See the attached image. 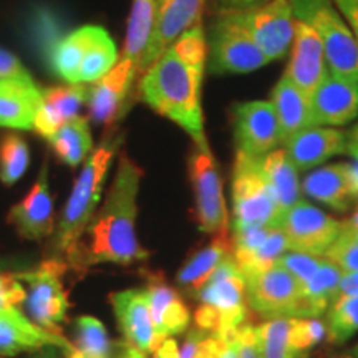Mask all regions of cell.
Masks as SVG:
<instances>
[{
  "mask_svg": "<svg viewBox=\"0 0 358 358\" xmlns=\"http://www.w3.org/2000/svg\"><path fill=\"white\" fill-rule=\"evenodd\" d=\"M301 187L308 198L319 201L338 213L348 211L352 203H355L350 191V182H348L347 163L315 169L307 174Z\"/></svg>",
  "mask_w": 358,
  "mask_h": 358,
  "instance_id": "obj_26",
  "label": "cell"
},
{
  "mask_svg": "<svg viewBox=\"0 0 358 358\" xmlns=\"http://www.w3.org/2000/svg\"><path fill=\"white\" fill-rule=\"evenodd\" d=\"M237 358H261L257 348L256 329L250 324H244L236 335Z\"/></svg>",
  "mask_w": 358,
  "mask_h": 358,
  "instance_id": "obj_42",
  "label": "cell"
},
{
  "mask_svg": "<svg viewBox=\"0 0 358 358\" xmlns=\"http://www.w3.org/2000/svg\"><path fill=\"white\" fill-rule=\"evenodd\" d=\"M325 329L327 340L334 345L345 343L358 332V295L338 299L330 307Z\"/></svg>",
  "mask_w": 358,
  "mask_h": 358,
  "instance_id": "obj_37",
  "label": "cell"
},
{
  "mask_svg": "<svg viewBox=\"0 0 358 358\" xmlns=\"http://www.w3.org/2000/svg\"><path fill=\"white\" fill-rule=\"evenodd\" d=\"M88 101V88L82 85L70 87H52L42 92L34 129L43 138H50L65 123L78 118L80 111Z\"/></svg>",
  "mask_w": 358,
  "mask_h": 358,
  "instance_id": "obj_22",
  "label": "cell"
},
{
  "mask_svg": "<svg viewBox=\"0 0 358 358\" xmlns=\"http://www.w3.org/2000/svg\"><path fill=\"white\" fill-rule=\"evenodd\" d=\"M236 153L262 159L282 145L280 127L271 101L254 100L237 103L232 108Z\"/></svg>",
  "mask_w": 358,
  "mask_h": 358,
  "instance_id": "obj_13",
  "label": "cell"
},
{
  "mask_svg": "<svg viewBox=\"0 0 358 358\" xmlns=\"http://www.w3.org/2000/svg\"><path fill=\"white\" fill-rule=\"evenodd\" d=\"M232 256V239L229 231L214 234V239L206 248L199 249L185 262L178 272V284L187 294L196 295L203 287L209 275L216 271L224 259Z\"/></svg>",
  "mask_w": 358,
  "mask_h": 358,
  "instance_id": "obj_28",
  "label": "cell"
},
{
  "mask_svg": "<svg viewBox=\"0 0 358 358\" xmlns=\"http://www.w3.org/2000/svg\"><path fill=\"white\" fill-rule=\"evenodd\" d=\"M42 347H57L70 353L77 350L62 335L48 332L27 319L20 308L0 312V355H17Z\"/></svg>",
  "mask_w": 358,
  "mask_h": 358,
  "instance_id": "obj_21",
  "label": "cell"
},
{
  "mask_svg": "<svg viewBox=\"0 0 358 358\" xmlns=\"http://www.w3.org/2000/svg\"><path fill=\"white\" fill-rule=\"evenodd\" d=\"M96 32V25H85L60 40L48 64L58 78L70 85H78L80 66Z\"/></svg>",
  "mask_w": 358,
  "mask_h": 358,
  "instance_id": "obj_30",
  "label": "cell"
},
{
  "mask_svg": "<svg viewBox=\"0 0 358 358\" xmlns=\"http://www.w3.org/2000/svg\"><path fill=\"white\" fill-rule=\"evenodd\" d=\"M153 353L155 358H179V347L176 340L166 338L161 342V345Z\"/></svg>",
  "mask_w": 358,
  "mask_h": 358,
  "instance_id": "obj_48",
  "label": "cell"
},
{
  "mask_svg": "<svg viewBox=\"0 0 358 358\" xmlns=\"http://www.w3.org/2000/svg\"><path fill=\"white\" fill-rule=\"evenodd\" d=\"M261 161L236 153L232 169V227H279L280 213L262 174Z\"/></svg>",
  "mask_w": 358,
  "mask_h": 358,
  "instance_id": "obj_7",
  "label": "cell"
},
{
  "mask_svg": "<svg viewBox=\"0 0 358 358\" xmlns=\"http://www.w3.org/2000/svg\"><path fill=\"white\" fill-rule=\"evenodd\" d=\"M313 127H342L358 115V83L332 71L310 96Z\"/></svg>",
  "mask_w": 358,
  "mask_h": 358,
  "instance_id": "obj_15",
  "label": "cell"
},
{
  "mask_svg": "<svg viewBox=\"0 0 358 358\" xmlns=\"http://www.w3.org/2000/svg\"><path fill=\"white\" fill-rule=\"evenodd\" d=\"M8 221L17 232L29 241H42L53 232V201L48 189L47 163L32 189L8 213Z\"/></svg>",
  "mask_w": 358,
  "mask_h": 358,
  "instance_id": "obj_18",
  "label": "cell"
},
{
  "mask_svg": "<svg viewBox=\"0 0 358 358\" xmlns=\"http://www.w3.org/2000/svg\"><path fill=\"white\" fill-rule=\"evenodd\" d=\"M29 37L34 48L45 64H50V58L57 45L65 37V24L52 8L37 7L30 13Z\"/></svg>",
  "mask_w": 358,
  "mask_h": 358,
  "instance_id": "obj_34",
  "label": "cell"
},
{
  "mask_svg": "<svg viewBox=\"0 0 358 358\" xmlns=\"http://www.w3.org/2000/svg\"><path fill=\"white\" fill-rule=\"evenodd\" d=\"M156 6L158 0H133L122 58L133 62L136 66H140L143 53L153 34Z\"/></svg>",
  "mask_w": 358,
  "mask_h": 358,
  "instance_id": "obj_31",
  "label": "cell"
},
{
  "mask_svg": "<svg viewBox=\"0 0 358 358\" xmlns=\"http://www.w3.org/2000/svg\"><path fill=\"white\" fill-rule=\"evenodd\" d=\"M334 2L338 7V10L343 13L358 40V0H334Z\"/></svg>",
  "mask_w": 358,
  "mask_h": 358,
  "instance_id": "obj_45",
  "label": "cell"
},
{
  "mask_svg": "<svg viewBox=\"0 0 358 358\" xmlns=\"http://www.w3.org/2000/svg\"><path fill=\"white\" fill-rule=\"evenodd\" d=\"M42 103L32 77L0 78V127L30 129Z\"/></svg>",
  "mask_w": 358,
  "mask_h": 358,
  "instance_id": "obj_23",
  "label": "cell"
},
{
  "mask_svg": "<svg viewBox=\"0 0 358 358\" xmlns=\"http://www.w3.org/2000/svg\"><path fill=\"white\" fill-rule=\"evenodd\" d=\"M118 145V138L103 140L101 146L88 156L78 178L75 179L69 203L62 213L60 222H58L55 236H53L52 250L55 252V256H66L92 222L101 198L103 182L108 174Z\"/></svg>",
  "mask_w": 358,
  "mask_h": 358,
  "instance_id": "obj_3",
  "label": "cell"
},
{
  "mask_svg": "<svg viewBox=\"0 0 358 358\" xmlns=\"http://www.w3.org/2000/svg\"><path fill=\"white\" fill-rule=\"evenodd\" d=\"M261 358H307L294 338V319H274L254 327Z\"/></svg>",
  "mask_w": 358,
  "mask_h": 358,
  "instance_id": "obj_32",
  "label": "cell"
},
{
  "mask_svg": "<svg viewBox=\"0 0 358 358\" xmlns=\"http://www.w3.org/2000/svg\"><path fill=\"white\" fill-rule=\"evenodd\" d=\"M148 303H150L151 320H153L156 335L161 340H166L171 335L182 334L189 325V308L185 301L168 285L163 279H151L145 289Z\"/></svg>",
  "mask_w": 358,
  "mask_h": 358,
  "instance_id": "obj_24",
  "label": "cell"
},
{
  "mask_svg": "<svg viewBox=\"0 0 358 358\" xmlns=\"http://www.w3.org/2000/svg\"><path fill=\"white\" fill-rule=\"evenodd\" d=\"M25 302V289L12 275H0V312L15 310Z\"/></svg>",
  "mask_w": 358,
  "mask_h": 358,
  "instance_id": "obj_41",
  "label": "cell"
},
{
  "mask_svg": "<svg viewBox=\"0 0 358 358\" xmlns=\"http://www.w3.org/2000/svg\"><path fill=\"white\" fill-rule=\"evenodd\" d=\"M279 227L287 237L289 250L324 257L342 234L343 222L301 199L282 216Z\"/></svg>",
  "mask_w": 358,
  "mask_h": 358,
  "instance_id": "obj_11",
  "label": "cell"
},
{
  "mask_svg": "<svg viewBox=\"0 0 358 358\" xmlns=\"http://www.w3.org/2000/svg\"><path fill=\"white\" fill-rule=\"evenodd\" d=\"M206 65L208 37L199 22L158 57L138 85L141 100L185 129L199 148H209L201 100Z\"/></svg>",
  "mask_w": 358,
  "mask_h": 358,
  "instance_id": "obj_1",
  "label": "cell"
},
{
  "mask_svg": "<svg viewBox=\"0 0 358 358\" xmlns=\"http://www.w3.org/2000/svg\"><path fill=\"white\" fill-rule=\"evenodd\" d=\"M30 163L29 145L24 138L8 133L0 140V181L6 186L15 185L24 176Z\"/></svg>",
  "mask_w": 358,
  "mask_h": 358,
  "instance_id": "obj_36",
  "label": "cell"
},
{
  "mask_svg": "<svg viewBox=\"0 0 358 358\" xmlns=\"http://www.w3.org/2000/svg\"><path fill=\"white\" fill-rule=\"evenodd\" d=\"M221 10H249L271 2V0H216Z\"/></svg>",
  "mask_w": 358,
  "mask_h": 358,
  "instance_id": "obj_47",
  "label": "cell"
},
{
  "mask_svg": "<svg viewBox=\"0 0 358 358\" xmlns=\"http://www.w3.org/2000/svg\"><path fill=\"white\" fill-rule=\"evenodd\" d=\"M110 299L129 345L140 348L141 352H155L163 340L156 335L145 290H123L115 292Z\"/></svg>",
  "mask_w": 358,
  "mask_h": 358,
  "instance_id": "obj_19",
  "label": "cell"
},
{
  "mask_svg": "<svg viewBox=\"0 0 358 358\" xmlns=\"http://www.w3.org/2000/svg\"><path fill=\"white\" fill-rule=\"evenodd\" d=\"M48 141L57 158L71 168L78 166L93 146L88 122L85 118H75L65 123L53 136L48 138Z\"/></svg>",
  "mask_w": 358,
  "mask_h": 358,
  "instance_id": "obj_33",
  "label": "cell"
},
{
  "mask_svg": "<svg viewBox=\"0 0 358 358\" xmlns=\"http://www.w3.org/2000/svg\"><path fill=\"white\" fill-rule=\"evenodd\" d=\"M295 20L310 25L324 45L330 71L358 83V40L334 0H289Z\"/></svg>",
  "mask_w": 358,
  "mask_h": 358,
  "instance_id": "obj_5",
  "label": "cell"
},
{
  "mask_svg": "<svg viewBox=\"0 0 358 358\" xmlns=\"http://www.w3.org/2000/svg\"><path fill=\"white\" fill-rule=\"evenodd\" d=\"M209 332L199 329V327H194V329L187 332V337L182 343V347L179 348V358H199V350H201V343L206 335Z\"/></svg>",
  "mask_w": 358,
  "mask_h": 358,
  "instance_id": "obj_44",
  "label": "cell"
},
{
  "mask_svg": "<svg viewBox=\"0 0 358 358\" xmlns=\"http://www.w3.org/2000/svg\"><path fill=\"white\" fill-rule=\"evenodd\" d=\"M77 352L82 358H110L111 342L108 332L95 317H80L77 320Z\"/></svg>",
  "mask_w": 358,
  "mask_h": 358,
  "instance_id": "obj_38",
  "label": "cell"
},
{
  "mask_svg": "<svg viewBox=\"0 0 358 358\" xmlns=\"http://www.w3.org/2000/svg\"><path fill=\"white\" fill-rule=\"evenodd\" d=\"M141 178L143 169L123 153L105 204L65 256L71 266L87 267L101 262L129 266L148 257V250L141 248L136 236Z\"/></svg>",
  "mask_w": 358,
  "mask_h": 358,
  "instance_id": "obj_2",
  "label": "cell"
},
{
  "mask_svg": "<svg viewBox=\"0 0 358 358\" xmlns=\"http://www.w3.org/2000/svg\"><path fill=\"white\" fill-rule=\"evenodd\" d=\"M29 77V71L24 70V66L15 55L8 53L3 48H0V78H20Z\"/></svg>",
  "mask_w": 358,
  "mask_h": 358,
  "instance_id": "obj_43",
  "label": "cell"
},
{
  "mask_svg": "<svg viewBox=\"0 0 358 358\" xmlns=\"http://www.w3.org/2000/svg\"><path fill=\"white\" fill-rule=\"evenodd\" d=\"M35 358H71V353H64V357H60V355H57L55 353V350H52V352H48V353H43V355H40V357H35Z\"/></svg>",
  "mask_w": 358,
  "mask_h": 358,
  "instance_id": "obj_53",
  "label": "cell"
},
{
  "mask_svg": "<svg viewBox=\"0 0 358 358\" xmlns=\"http://www.w3.org/2000/svg\"><path fill=\"white\" fill-rule=\"evenodd\" d=\"M261 168L282 219L292 206L301 201L302 187L299 181V169L294 166L284 148L264 156Z\"/></svg>",
  "mask_w": 358,
  "mask_h": 358,
  "instance_id": "obj_27",
  "label": "cell"
},
{
  "mask_svg": "<svg viewBox=\"0 0 358 358\" xmlns=\"http://www.w3.org/2000/svg\"><path fill=\"white\" fill-rule=\"evenodd\" d=\"M209 70L216 75L249 73L271 64L261 52L236 10H221L208 38Z\"/></svg>",
  "mask_w": 358,
  "mask_h": 358,
  "instance_id": "obj_6",
  "label": "cell"
},
{
  "mask_svg": "<svg viewBox=\"0 0 358 358\" xmlns=\"http://www.w3.org/2000/svg\"><path fill=\"white\" fill-rule=\"evenodd\" d=\"M345 224H348V226H353V227H358V211L353 214V216L348 219Z\"/></svg>",
  "mask_w": 358,
  "mask_h": 358,
  "instance_id": "obj_55",
  "label": "cell"
},
{
  "mask_svg": "<svg viewBox=\"0 0 358 358\" xmlns=\"http://www.w3.org/2000/svg\"><path fill=\"white\" fill-rule=\"evenodd\" d=\"M343 272L334 262L322 259L319 271L301 285L297 319H319L337 301V289Z\"/></svg>",
  "mask_w": 358,
  "mask_h": 358,
  "instance_id": "obj_29",
  "label": "cell"
},
{
  "mask_svg": "<svg viewBox=\"0 0 358 358\" xmlns=\"http://www.w3.org/2000/svg\"><path fill=\"white\" fill-rule=\"evenodd\" d=\"M271 103L279 120L282 145L302 129L313 127L310 98L285 73L272 90Z\"/></svg>",
  "mask_w": 358,
  "mask_h": 358,
  "instance_id": "obj_25",
  "label": "cell"
},
{
  "mask_svg": "<svg viewBox=\"0 0 358 358\" xmlns=\"http://www.w3.org/2000/svg\"><path fill=\"white\" fill-rule=\"evenodd\" d=\"M245 302L262 319H297L301 306V284L274 264L261 272L245 274Z\"/></svg>",
  "mask_w": 358,
  "mask_h": 358,
  "instance_id": "obj_9",
  "label": "cell"
},
{
  "mask_svg": "<svg viewBox=\"0 0 358 358\" xmlns=\"http://www.w3.org/2000/svg\"><path fill=\"white\" fill-rule=\"evenodd\" d=\"M342 358H358V343L353 348H350V350L347 352V355H343Z\"/></svg>",
  "mask_w": 358,
  "mask_h": 358,
  "instance_id": "obj_54",
  "label": "cell"
},
{
  "mask_svg": "<svg viewBox=\"0 0 358 358\" xmlns=\"http://www.w3.org/2000/svg\"><path fill=\"white\" fill-rule=\"evenodd\" d=\"M284 150L299 171H308L334 156L345 155L347 134L332 127H310L289 138Z\"/></svg>",
  "mask_w": 358,
  "mask_h": 358,
  "instance_id": "obj_20",
  "label": "cell"
},
{
  "mask_svg": "<svg viewBox=\"0 0 358 358\" xmlns=\"http://www.w3.org/2000/svg\"><path fill=\"white\" fill-rule=\"evenodd\" d=\"M343 239H348L352 241V243H357L358 244V227H353V226H348V224L343 222V229H342V234Z\"/></svg>",
  "mask_w": 358,
  "mask_h": 358,
  "instance_id": "obj_52",
  "label": "cell"
},
{
  "mask_svg": "<svg viewBox=\"0 0 358 358\" xmlns=\"http://www.w3.org/2000/svg\"><path fill=\"white\" fill-rule=\"evenodd\" d=\"M206 2L208 0H158L153 34L138 66V77H141L182 34L199 24Z\"/></svg>",
  "mask_w": 358,
  "mask_h": 358,
  "instance_id": "obj_14",
  "label": "cell"
},
{
  "mask_svg": "<svg viewBox=\"0 0 358 358\" xmlns=\"http://www.w3.org/2000/svg\"><path fill=\"white\" fill-rule=\"evenodd\" d=\"M327 73L329 71L320 37L310 25L295 20L292 57L285 75L310 98Z\"/></svg>",
  "mask_w": 358,
  "mask_h": 358,
  "instance_id": "obj_17",
  "label": "cell"
},
{
  "mask_svg": "<svg viewBox=\"0 0 358 358\" xmlns=\"http://www.w3.org/2000/svg\"><path fill=\"white\" fill-rule=\"evenodd\" d=\"M347 155L358 159V123L347 134Z\"/></svg>",
  "mask_w": 358,
  "mask_h": 358,
  "instance_id": "obj_50",
  "label": "cell"
},
{
  "mask_svg": "<svg viewBox=\"0 0 358 358\" xmlns=\"http://www.w3.org/2000/svg\"><path fill=\"white\" fill-rule=\"evenodd\" d=\"M324 259L334 262L343 274L358 272V244L338 236L332 248L325 252Z\"/></svg>",
  "mask_w": 358,
  "mask_h": 358,
  "instance_id": "obj_40",
  "label": "cell"
},
{
  "mask_svg": "<svg viewBox=\"0 0 358 358\" xmlns=\"http://www.w3.org/2000/svg\"><path fill=\"white\" fill-rule=\"evenodd\" d=\"M118 64V50L113 38L101 27H98V32L90 43L87 53H85L82 66H80L78 83H95L101 80L106 73L113 70Z\"/></svg>",
  "mask_w": 358,
  "mask_h": 358,
  "instance_id": "obj_35",
  "label": "cell"
},
{
  "mask_svg": "<svg viewBox=\"0 0 358 358\" xmlns=\"http://www.w3.org/2000/svg\"><path fill=\"white\" fill-rule=\"evenodd\" d=\"M64 271V264L52 259L35 271L20 274V280L27 284L25 303L34 324L58 335L69 310V297L60 279Z\"/></svg>",
  "mask_w": 358,
  "mask_h": 358,
  "instance_id": "obj_10",
  "label": "cell"
},
{
  "mask_svg": "<svg viewBox=\"0 0 358 358\" xmlns=\"http://www.w3.org/2000/svg\"><path fill=\"white\" fill-rule=\"evenodd\" d=\"M347 173H348V182H350L353 201H357L358 203V159L353 161V163H347Z\"/></svg>",
  "mask_w": 358,
  "mask_h": 358,
  "instance_id": "obj_49",
  "label": "cell"
},
{
  "mask_svg": "<svg viewBox=\"0 0 358 358\" xmlns=\"http://www.w3.org/2000/svg\"><path fill=\"white\" fill-rule=\"evenodd\" d=\"M322 259L324 257H313L308 256V254L287 250V252L277 261V264H279L280 267H284L285 271L302 285L306 284L308 279H312V275L319 271Z\"/></svg>",
  "mask_w": 358,
  "mask_h": 358,
  "instance_id": "obj_39",
  "label": "cell"
},
{
  "mask_svg": "<svg viewBox=\"0 0 358 358\" xmlns=\"http://www.w3.org/2000/svg\"><path fill=\"white\" fill-rule=\"evenodd\" d=\"M136 78L138 66L133 62L120 58L113 70L88 90L90 118L103 127L113 124L120 118L123 106L127 105Z\"/></svg>",
  "mask_w": 358,
  "mask_h": 358,
  "instance_id": "obj_16",
  "label": "cell"
},
{
  "mask_svg": "<svg viewBox=\"0 0 358 358\" xmlns=\"http://www.w3.org/2000/svg\"><path fill=\"white\" fill-rule=\"evenodd\" d=\"M196 327L224 340H236L239 329L248 322L245 285L241 268L229 256L219 264L196 294Z\"/></svg>",
  "mask_w": 358,
  "mask_h": 358,
  "instance_id": "obj_4",
  "label": "cell"
},
{
  "mask_svg": "<svg viewBox=\"0 0 358 358\" xmlns=\"http://www.w3.org/2000/svg\"><path fill=\"white\" fill-rule=\"evenodd\" d=\"M187 171L194 194V211L199 229L208 234L227 232V208L222 178L209 148H192Z\"/></svg>",
  "mask_w": 358,
  "mask_h": 358,
  "instance_id": "obj_8",
  "label": "cell"
},
{
  "mask_svg": "<svg viewBox=\"0 0 358 358\" xmlns=\"http://www.w3.org/2000/svg\"><path fill=\"white\" fill-rule=\"evenodd\" d=\"M118 358H146V355H145V352L140 350V348L129 345L128 343V345L123 347V352L120 353Z\"/></svg>",
  "mask_w": 358,
  "mask_h": 358,
  "instance_id": "obj_51",
  "label": "cell"
},
{
  "mask_svg": "<svg viewBox=\"0 0 358 358\" xmlns=\"http://www.w3.org/2000/svg\"><path fill=\"white\" fill-rule=\"evenodd\" d=\"M355 295H358V272L343 274L337 289V301L342 297H355Z\"/></svg>",
  "mask_w": 358,
  "mask_h": 358,
  "instance_id": "obj_46",
  "label": "cell"
},
{
  "mask_svg": "<svg viewBox=\"0 0 358 358\" xmlns=\"http://www.w3.org/2000/svg\"><path fill=\"white\" fill-rule=\"evenodd\" d=\"M236 13L268 62L282 58L292 47L295 17L289 0H271L266 6Z\"/></svg>",
  "mask_w": 358,
  "mask_h": 358,
  "instance_id": "obj_12",
  "label": "cell"
}]
</instances>
